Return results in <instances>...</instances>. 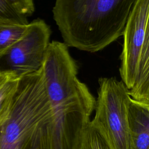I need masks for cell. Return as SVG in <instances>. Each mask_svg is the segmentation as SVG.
<instances>
[{"mask_svg": "<svg viewBox=\"0 0 149 149\" xmlns=\"http://www.w3.org/2000/svg\"><path fill=\"white\" fill-rule=\"evenodd\" d=\"M136 0H55L53 18L68 47L88 52L122 35Z\"/></svg>", "mask_w": 149, "mask_h": 149, "instance_id": "6da1fadb", "label": "cell"}, {"mask_svg": "<svg viewBox=\"0 0 149 149\" xmlns=\"http://www.w3.org/2000/svg\"><path fill=\"white\" fill-rule=\"evenodd\" d=\"M27 25L0 20V54L23 36Z\"/></svg>", "mask_w": 149, "mask_h": 149, "instance_id": "ba28073f", "label": "cell"}, {"mask_svg": "<svg viewBox=\"0 0 149 149\" xmlns=\"http://www.w3.org/2000/svg\"><path fill=\"white\" fill-rule=\"evenodd\" d=\"M51 129L43 127L31 137L18 143L8 149H52Z\"/></svg>", "mask_w": 149, "mask_h": 149, "instance_id": "30bf717a", "label": "cell"}, {"mask_svg": "<svg viewBox=\"0 0 149 149\" xmlns=\"http://www.w3.org/2000/svg\"><path fill=\"white\" fill-rule=\"evenodd\" d=\"M34 11V0H0V20L27 25Z\"/></svg>", "mask_w": 149, "mask_h": 149, "instance_id": "8992f818", "label": "cell"}, {"mask_svg": "<svg viewBox=\"0 0 149 149\" xmlns=\"http://www.w3.org/2000/svg\"><path fill=\"white\" fill-rule=\"evenodd\" d=\"M19 79L0 74V129L8 120Z\"/></svg>", "mask_w": 149, "mask_h": 149, "instance_id": "52a82bcc", "label": "cell"}, {"mask_svg": "<svg viewBox=\"0 0 149 149\" xmlns=\"http://www.w3.org/2000/svg\"><path fill=\"white\" fill-rule=\"evenodd\" d=\"M129 123V149H149V106L132 99Z\"/></svg>", "mask_w": 149, "mask_h": 149, "instance_id": "5b68a950", "label": "cell"}, {"mask_svg": "<svg viewBox=\"0 0 149 149\" xmlns=\"http://www.w3.org/2000/svg\"><path fill=\"white\" fill-rule=\"evenodd\" d=\"M149 0H136L123 31L119 69L131 98L149 106Z\"/></svg>", "mask_w": 149, "mask_h": 149, "instance_id": "7a4b0ae2", "label": "cell"}, {"mask_svg": "<svg viewBox=\"0 0 149 149\" xmlns=\"http://www.w3.org/2000/svg\"><path fill=\"white\" fill-rule=\"evenodd\" d=\"M51 34L50 27L43 20L29 23L23 36L0 54V74L19 79L38 70Z\"/></svg>", "mask_w": 149, "mask_h": 149, "instance_id": "277c9868", "label": "cell"}, {"mask_svg": "<svg viewBox=\"0 0 149 149\" xmlns=\"http://www.w3.org/2000/svg\"><path fill=\"white\" fill-rule=\"evenodd\" d=\"M95 114L90 123L104 136L112 149H129V110L132 98L122 81L100 77Z\"/></svg>", "mask_w": 149, "mask_h": 149, "instance_id": "3957f363", "label": "cell"}, {"mask_svg": "<svg viewBox=\"0 0 149 149\" xmlns=\"http://www.w3.org/2000/svg\"><path fill=\"white\" fill-rule=\"evenodd\" d=\"M77 149H112L100 132L90 122L81 134Z\"/></svg>", "mask_w": 149, "mask_h": 149, "instance_id": "9c48e42d", "label": "cell"}]
</instances>
